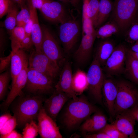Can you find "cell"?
<instances>
[{"mask_svg": "<svg viewBox=\"0 0 138 138\" xmlns=\"http://www.w3.org/2000/svg\"><path fill=\"white\" fill-rule=\"evenodd\" d=\"M45 99L43 95H34L23 92L10 104L11 110L16 118L17 125L22 128L32 120L37 119Z\"/></svg>", "mask_w": 138, "mask_h": 138, "instance_id": "cell-1", "label": "cell"}, {"mask_svg": "<svg viewBox=\"0 0 138 138\" xmlns=\"http://www.w3.org/2000/svg\"><path fill=\"white\" fill-rule=\"evenodd\" d=\"M97 110L84 96L73 99L68 103L64 112L63 123L68 129L73 130Z\"/></svg>", "mask_w": 138, "mask_h": 138, "instance_id": "cell-2", "label": "cell"}, {"mask_svg": "<svg viewBox=\"0 0 138 138\" xmlns=\"http://www.w3.org/2000/svg\"><path fill=\"white\" fill-rule=\"evenodd\" d=\"M112 11V20L125 33L138 19V0H115Z\"/></svg>", "mask_w": 138, "mask_h": 138, "instance_id": "cell-3", "label": "cell"}, {"mask_svg": "<svg viewBox=\"0 0 138 138\" xmlns=\"http://www.w3.org/2000/svg\"><path fill=\"white\" fill-rule=\"evenodd\" d=\"M117 84L118 91L114 106V118L138 104V89L133 84L123 80L117 82Z\"/></svg>", "mask_w": 138, "mask_h": 138, "instance_id": "cell-4", "label": "cell"}, {"mask_svg": "<svg viewBox=\"0 0 138 138\" xmlns=\"http://www.w3.org/2000/svg\"><path fill=\"white\" fill-rule=\"evenodd\" d=\"M53 83L52 78L28 67L24 88L27 93L41 95L48 94L53 90Z\"/></svg>", "mask_w": 138, "mask_h": 138, "instance_id": "cell-5", "label": "cell"}, {"mask_svg": "<svg viewBox=\"0 0 138 138\" xmlns=\"http://www.w3.org/2000/svg\"><path fill=\"white\" fill-rule=\"evenodd\" d=\"M28 67L54 79L60 71L59 65L50 59L42 51L35 50L29 56Z\"/></svg>", "mask_w": 138, "mask_h": 138, "instance_id": "cell-6", "label": "cell"}, {"mask_svg": "<svg viewBox=\"0 0 138 138\" xmlns=\"http://www.w3.org/2000/svg\"><path fill=\"white\" fill-rule=\"evenodd\" d=\"M87 75L90 94L96 101L102 104V89L105 78L101 66L95 58L89 66Z\"/></svg>", "mask_w": 138, "mask_h": 138, "instance_id": "cell-7", "label": "cell"}, {"mask_svg": "<svg viewBox=\"0 0 138 138\" xmlns=\"http://www.w3.org/2000/svg\"><path fill=\"white\" fill-rule=\"evenodd\" d=\"M79 32V24L75 20L66 19L60 23L59 29V39L66 52L69 53L73 47Z\"/></svg>", "mask_w": 138, "mask_h": 138, "instance_id": "cell-8", "label": "cell"}, {"mask_svg": "<svg viewBox=\"0 0 138 138\" xmlns=\"http://www.w3.org/2000/svg\"><path fill=\"white\" fill-rule=\"evenodd\" d=\"M41 28L43 34L42 51L60 66L64 60L60 46L52 33L44 26Z\"/></svg>", "mask_w": 138, "mask_h": 138, "instance_id": "cell-9", "label": "cell"}, {"mask_svg": "<svg viewBox=\"0 0 138 138\" xmlns=\"http://www.w3.org/2000/svg\"><path fill=\"white\" fill-rule=\"evenodd\" d=\"M128 49L122 44L115 47L103 66L109 75H117L124 72Z\"/></svg>", "mask_w": 138, "mask_h": 138, "instance_id": "cell-10", "label": "cell"}, {"mask_svg": "<svg viewBox=\"0 0 138 138\" xmlns=\"http://www.w3.org/2000/svg\"><path fill=\"white\" fill-rule=\"evenodd\" d=\"M39 134L42 138L63 137L55 121L49 116L42 107L37 118Z\"/></svg>", "mask_w": 138, "mask_h": 138, "instance_id": "cell-11", "label": "cell"}, {"mask_svg": "<svg viewBox=\"0 0 138 138\" xmlns=\"http://www.w3.org/2000/svg\"><path fill=\"white\" fill-rule=\"evenodd\" d=\"M71 98H72L69 95L55 89L50 97L45 99L43 107L47 113L55 121L63 107Z\"/></svg>", "mask_w": 138, "mask_h": 138, "instance_id": "cell-12", "label": "cell"}, {"mask_svg": "<svg viewBox=\"0 0 138 138\" xmlns=\"http://www.w3.org/2000/svg\"><path fill=\"white\" fill-rule=\"evenodd\" d=\"M40 11L44 17L51 22L60 23L66 19L65 8L58 1L45 0Z\"/></svg>", "mask_w": 138, "mask_h": 138, "instance_id": "cell-13", "label": "cell"}, {"mask_svg": "<svg viewBox=\"0 0 138 138\" xmlns=\"http://www.w3.org/2000/svg\"><path fill=\"white\" fill-rule=\"evenodd\" d=\"M73 77L71 64L69 62H66L63 65L55 88L56 90L67 94L72 99H76L78 97L73 88Z\"/></svg>", "mask_w": 138, "mask_h": 138, "instance_id": "cell-14", "label": "cell"}, {"mask_svg": "<svg viewBox=\"0 0 138 138\" xmlns=\"http://www.w3.org/2000/svg\"><path fill=\"white\" fill-rule=\"evenodd\" d=\"M117 91V82L105 78L102 89V98L109 114V119L112 122L114 118V106Z\"/></svg>", "mask_w": 138, "mask_h": 138, "instance_id": "cell-15", "label": "cell"}, {"mask_svg": "<svg viewBox=\"0 0 138 138\" xmlns=\"http://www.w3.org/2000/svg\"><path fill=\"white\" fill-rule=\"evenodd\" d=\"M28 66L25 67L17 77L5 100L1 105L3 111L6 110L14 99L23 93L22 90L26 85Z\"/></svg>", "mask_w": 138, "mask_h": 138, "instance_id": "cell-16", "label": "cell"}, {"mask_svg": "<svg viewBox=\"0 0 138 138\" xmlns=\"http://www.w3.org/2000/svg\"><path fill=\"white\" fill-rule=\"evenodd\" d=\"M96 37V31L92 34L83 35L80 44L74 54L75 59L78 64H83L89 59Z\"/></svg>", "mask_w": 138, "mask_h": 138, "instance_id": "cell-17", "label": "cell"}, {"mask_svg": "<svg viewBox=\"0 0 138 138\" xmlns=\"http://www.w3.org/2000/svg\"><path fill=\"white\" fill-rule=\"evenodd\" d=\"M11 53L10 72L12 80L11 86L22 70L28 66L29 56L25 51L21 49L14 53Z\"/></svg>", "mask_w": 138, "mask_h": 138, "instance_id": "cell-18", "label": "cell"}, {"mask_svg": "<svg viewBox=\"0 0 138 138\" xmlns=\"http://www.w3.org/2000/svg\"><path fill=\"white\" fill-rule=\"evenodd\" d=\"M112 123L121 132L129 138H137L134 129L136 121L133 117L126 112L115 116Z\"/></svg>", "mask_w": 138, "mask_h": 138, "instance_id": "cell-19", "label": "cell"}, {"mask_svg": "<svg viewBox=\"0 0 138 138\" xmlns=\"http://www.w3.org/2000/svg\"><path fill=\"white\" fill-rule=\"evenodd\" d=\"M107 121L106 116L97 110L84 121L80 127V129L84 132L100 131L107 124Z\"/></svg>", "mask_w": 138, "mask_h": 138, "instance_id": "cell-20", "label": "cell"}, {"mask_svg": "<svg viewBox=\"0 0 138 138\" xmlns=\"http://www.w3.org/2000/svg\"><path fill=\"white\" fill-rule=\"evenodd\" d=\"M27 4L33 19V23L31 35V38L35 50L38 51H42L41 45L43 34L41 27L40 26L38 20L37 9L32 5L30 0L28 1Z\"/></svg>", "mask_w": 138, "mask_h": 138, "instance_id": "cell-21", "label": "cell"}, {"mask_svg": "<svg viewBox=\"0 0 138 138\" xmlns=\"http://www.w3.org/2000/svg\"><path fill=\"white\" fill-rule=\"evenodd\" d=\"M115 47L114 43L108 39L101 41L98 44L94 58L97 60L101 66H104Z\"/></svg>", "mask_w": 138, "mask_h": 138, "instance_id": "cell-22", "label": "cell"}, {"mask_svg": "<svg viewBox=\"0 0 138 138\" xmlns=\"http://www.w3.org/2000/svg\"><path fill=\"white\" fill-rule=\"evenodd\" d=\"M124 72L132 81L138 85V61L128 51Z\"/></svg>", "mask_w": 138, "mask_h": 138, "instance_id": "cell-23", "label": "cell"}, {"mask_svg": "<svg viewBox=\"0 0 138 138\" xmlns=\"http://www.w3.org/2000/svg\"><path fill=\"white\" fill-rule=\"evenodd\" d=\"M88 84L87 74L80 70H78L73 75L72 86L76 94H81L88 89Z\"/></svg>", "mask_w": 138, "mask_h": 138, "instance_id": "cell-24", "label": "cell"}, {"mask_svg": "<svg viewBox=\"0 0 138 138\" xmlns=\"http://www.w3.org/2000/svg\"><path fill=\"white\" fill-rule=\"evenodd\" d=\"M113 5L110 0H100L98 14L95 27H99L106 20L112 11Z\"/></svg>", "mask_w": 138, "mask_h": 138, "instance_id": "cell-25", "label": "cell"}, {"mask_svg": "<svg viewBox=\"0 0 138 138\" xmlns=\"http://www.w3.org/2000/svg\"><path fill=\"white\" fill-rule=\"evenodd\" d=\"M11 41L12 53L20 49L21 43L26 36L24 27L16 26L9 34Z\"/></svg>", "mask_w": 138, "mask_h": 138, "instance_id": "cell-26", "label": "cell"}, {"mask_svg": "<svg viewBox=\"0 0 138 138\" xmlns=\"http://www.w3.org/2000/svg\"><path fill=\"white\" fill-rule=\"evenodd\" d=\"M120 32V30L119 27L112 20L107 22L100 27L96 31V37L98 38L106 39Z\"/></svg>", "mask_w": 138, "mask_h": 138, "instance_id": "cell-27", "label": "cell"}, {"mask_svg": "<svg viewBox=\"0 0 138 138\" xmlns=\"http://www.w3.org/2000/svg\"><path fill=\"white\" fill-rule=\"evenodd\" d=\"M16 4L7 14L6 17L2 24L4 27L10 33L17 26L16 18L18 13V8Z\"/></svg>", "mask_w": 138, "mask_h": 138, "instance_id": "cell-28", "label": "cell"}, {"mask_svg": "<svg viewBox=\"0 0 138 138\" xmlns=\"http://www.w3.org/2000/svg\"><path fill=\"white\" fill-rule=\"evenodd\" d=\"M20 7V10L17 16V26L24 27L30 19V12L27 3Z\"/></svg>", "mask_w": 138, "mask_h": 138, "instance_id": "cell-29", "label": "cell"}, {"mask_svg": "<svg viewBox=\"0 0 138 138\" xmlns=\"http://www.w3.org/2000/svg\"><path fill=\"white\" fill-rule=\"evenodd\" d=\"M23 129L22 135L24 138H35L39 133L38 124L35 120H32L26 123Z\"/></svg>", "mask_w": 138, "mask_h": 138, "instance_id": "cell-30", "label": "cell"}, {"mask_svg": "<svg viewBox=\"0 0 138 138\" xmlns=\"http://www.w3.org/2000/svg\"><path fill=\"white\" fill-rule=\"evenodd\" d=\"M100 0H89L86 12L88 17L92 21L94 26L96 22L99 12Z\"/></svg>", "mask_w": 138, "mask_h": 138, "instance_id": "cell-31", "label": "cell"}, {"mask_svg": "<svg viewBox=\"0 0 138 138\" xmlns=\"http://www.w3.org/2000/svg\"><path fill=\"white\" fill-rule=\"evenodd\" d=\"M126 41L132 44L138 41V19L133 22L125 32Z\"/></svg>", "mask_w": 138, "mask_h": 138, "instance_id": "cell-32", "label": "cell"}, {"mask_svg": "<svg viewBox=\"0 0 138 138\" xmlns=\"http://www.w3.org/2000/svg\"><path fill=\"white\" fill-rule=\"evenodd\" d=\"M11 77L10 72L6 71L0 75V100L4 99L8 90L9 83Z\"/></svg>", "mask_w": 138, "mask_h": 138, "instance_id": "cell-33", "label": "cell"}, {"mask_svg": "<svg viewBox=\"0 0 138 138\" xmlns=\"http://www.w3.org/2000/svg\"><path fill=\"white\" fill-rule=\"evenodd\" d=\"M100 132H103L109 138H128V136L119 130L112 123L108 124Z\"/></svg>", "mask_w": 138, "mask_h": 138, "instance_id": "cell-34", "label": "cell"}, {"mask_svg": "<svg viewBox=\"0 0 138 138\" xmlns=\"http://www.w3.org/2000/svg\"><path fill=\"white\" fill-rule=\"evenodd\" d=\"M17 125L16 118L14 116H12L0 129V135H4L10 133L14 129Z\"/></svg>", "mask_w": 138, "mask_h": 138, "instance_id": "cell-35", "label": "cell"}, {"mask_svg": "<svg viewBox=\"0 0 138 138\" xmlns=\"http://www.w3.org/2000/svg\"><path fill=\"white\" fill-rule=\"evenodd\" d=\"M16 4L11 0H0V18L7 14Z\"/></svg>", "mask_w": 138, "mask_h": 138, "instance_id": "cell-36", "label": "cell"}, {"mask_svg": "<svg viewBox=\"0 0 138 138\" xmlns=\"http://www.w3.org/2000/svg\"><path fill=\"white\" fill-rule=\"evenodd\" d=\"M92 20L88 17H82L83 35L92 34L95 32Z\"/></svg>", "mask_w": 138, "mask_h": 138, "instance_id": "cell-37", "label": "cell"}, {"mask_svg": "<svg viewBox=\"0 0 138 138\" xmlns=\"http://www.w3.org/2000/svg\"><path fill=\"white\" fill-rule=\"evenodd\" d=\"M34 45L31 36H26L22 41L20 49L25 51L31 49Z\"/></svg>", "mask_w": 138, "mask_h": 138, "instance_id": "cell-38", "label": "cell"}, {"mask_svg": "<svg viewBox=\"0 0 138 138\" xmlns=\"http://www.w3.org/2000/svg\"><path fill=\"white\" fill-rule=\"evenodd\" d=\"M3 30L0 29V57L4 56V53L6 50L7 40Z\"/></svg>", "mask_w": 138, "mask_h": 138, "instance_id": "cell-39", "label": "cell"}, {"mask_svg": "<svg viewBox=\"0 0 138 138\" xmlns=\"http://www.w3.org/2000/svg\"><path fill=\"white\" fill-rule=\"evenodd\" d=\"M12 54L10 53L8 56L4 57L3 56L0 58V73H2L5 71L10 64Z\"/></svg>", "mask_w": 138, "mask_h": 138, "instance_id": "cell-40", "label": "cell"}, {"mask_svg": "<svg viewBox=\"0 0 138 138\" xmlns=\"http://www.w3.org/2000/svg\"><path fill=\"white\" fill-rule=\"evenodd\" d=\"M31 16L30 19L24 26L26 36H31V30L33 23V19L30 12Z\"/></svg>", "mask_w": 138, "mask_h": 138, "instance_id": "cell-41", "label": "cell"}, {"mask_svg": "<svg viewBox=\"0 0 138 138\" xmlns=\"http://www.w3.org/2000/svg\"><path fill=\"white\" fill-rule=\"evenodd\" d=\"M1 138H22V135L13 130L10 133L4 135H0Z\"/></svg>", "mask_w": 138, "mask_h": 138, "instance_id": "cell-42", "label": "cell"}, {"mask_svg": "<svg viewBox=\"0 0 138 138\" xmlns=\"http://www.w3.org/2000/svg\"><path fill=\"white\" fill-rule=\"evenodd\" d=\"M84 137L86 138H109L105 133L100 132L96 133L85 135Z\"/></svg>", "mask_w": 138, "mask_h": 138, "instance_id": "cell-43", "label": "cell"}, {"mask_svg": "<svg viewBox=\"0 0 138 138\" xmlns=\"http://www.w3.org/2000/svg\"><path fill=\"white\" fill-rule=\"evenodd\" d=\"M12 116L9 112H7L0 117V129H1Z\"/></svg>", "mask_w": 138, "mask_h": 138, "instance_id": "cell-44", "label": "cell"}, {"mask_svg": "<svg viewBox=\"0 0 138 138\" xmlns=\"http://www.w3.org/2000/svg\"><path fill=\"white\" fill-rule=\"evenodd\" d=\"M33 7L40 10L43 5L45 0H30Z\"/></svg>", "mask_w": 138, "mask_h": 138, "instance_id": "cell-45", "label": "cell"}, {"mask_svg": "<svg viewBox=\"0 0 138 138\" xmlns=\"http://www.w3.org/2000/svg\"><path fill=\"white\" fill-rule=\"evenodd\" d=\"M126 112L130 114L138 122V104Z\"/></svg>", "mask_w": 138, "mask_h": 138, "instance_id": "cell-46", "label": "cell"}, {"mask_svg": "<svg viewBox=\"0 0 138 138\" xmlns=\"http://www.w3.org/2000/svg\"><path fill=\"white\" fill-rule=\"evenodd\" d=\"M14 3L18 5L20 7L27 3V0H11Z\"/></svg>", "mask_w": 138, "mask_h": 138, "instance_id": "cell-47", "label": "cell"}, {"mask_svg": "<svg viewBox=\"0 0 138 138\" xmlns=\"http://www.w3.org/2000/svg\"><path fill=\"white\" fill-rule=\"evenodd\" d=\"M130 49L134 52H138V41L133 44Z\"/></svg>", "mask_w": 138, "mask_h": 138, "instance_id": "cell-48", "label": "cell"}, {"mask_svg": "<svg viewBox=\"0 0 138 138\" xmlns=\"http://www.w3.org/2000/svg\"><path fill=\"white\" fill-rule=\"evenodd\" d=\"M128 52L134 58L138 61V52H134L130 49H128Z\"/></svg>", "mask_w": 138, "mask_h": 138, "instance_id": "cell-49", "label": "cell"}, {"mask_svg": "<svg viewBox=\"0 0 138 138\" xmlns=\"http://www.w3.org/2000/svg\"><path fill=\"white\" fill-rule=\"evenodd\" d=\"M79 0H70V3L73 6H75L78 4Z\"/></svg>", "mask_w": 138, "mask_h": 138, "instance_id": "cell-50", "label": "cell"}, {"mask_svg": "<svg viewBox=\"0 0 138 138\" xmlns=\"http://www.w3.org/2000/svg\"><path fill=\"white\" fill-rule=\"evenodd\" d=\"M58 1H60L63 3L67 4L70 3V0H57Z\"/></svg>", "mask_w": 138, "mask_h": 138, "instance_id": "cell-51", "label": "cell"}, {"mask_svg": "<svg viewBox=\"0 0 138 138\" xmlns=\"http://www.w3.org/2000/svg\"><path fill=\"white\" fill-rule=\"evenodd\" d=\"M137 138H138V135L137 136Z\"/></svg>", "mask_w": 138, "mask_h": 138, "instance_id": "cell-52", "label": "cell"}]
</instances>
